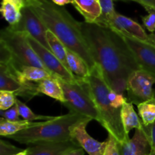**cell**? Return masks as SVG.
Segmentation results:
<instances>
[{"mask_svg":"<svg viewBox=\"0 0 155 155\" xmlns=\"http://www.w3.org/2000/svg\"><path fill=\"white\" fill-rule=\"evenodd\" d=\"M113 30L117 32L124 39L139 69L144 70L155 77V46L124 32Z\"/></svg>","mask_w":155,"mask_h":155,"instance_id":"cell-8","label":"cell"},{"mask_svg":"<svg viewBox=\"0 0 155 155\" xmlns=\"http://www.w3.org/2000/svg\"><path fill=\"white\" fill-rule=\"evenodd\" d=\"M58 78L64 94V105L69 109V112L79 114L99 123V114L90 96L86 80L78 79L77 82L70 83Z\"/></svg>","mask_w":155,"mask_h":155,"instance_id":"cell-5","label":"cell"},{"mask_svg":"<svg viewBox=\"0 0 155 155\" xmlns=\"http://www.w3.org/2000/svg\"><path fill=\"white\" fill-rule=\"evenodd\" d=\"M80 28L109 87L117 80H128L133 71L140 70L124 39L114 30L85 21L80 22Z\"/></svg>","mask_w":155,"mask_h":155,"instance_id":"cell-1","label":"cell"},{"mask_svg":"<svg viewBox=\"0 0 155 155\" xmlns=\"http://www.w3.org/2000/svg\"><path fill=\"white\" fill-rule=\"evenodd\" d=\"M155 77L144 70L132 73L127 80V101L138 105L155 97Z\"/></svg>","mask_w":155,"mask_h":155,"instance_id":"cell-7","label":"cell"},{"mask_svg":"<svg viewBox=\"0 0 155 155\" xmlns=\"http://www.w3.org/2000/svg\"><path fill=\"white\" fill-rule=\"evenodd\" d=\"M68 68L77 78L86 80L91 74V70L84 59L74 51L67 48Z\"/></svg>","mask_w":155,"mask_h":155,"instance_id":"cell-17","label":"cell"},{"mask_svg":"<svg viewBox=\"0 0 155 155\" xmlns=\"http://www.w3.org/2000/svg\"><path fill=\"white\" fill-rule=\"evenodd\" d=\"M84 154H85L84 149L82 148H77V149L72 150V151H69V152L66 153V154L64 155H84Z\"/></svg>","mask_w":155,"mask_h":155,"instance_id":"cell-35","label":"cell"},{"mask_svg":"<svg viewBox=\"0 0 155 155\" xmlns=\"http://www.w3.org/2000/svg\"><path fill=\"white\" fill-rule=\"evenodd\" d=\"M8 1L14 3L21 10L25 7L33 5L36 0H8Z\"/></svg>","mask_w":155,"mask_h":155,"instance_id":"cell-33","label":"cell"},{"mask_svg":"<svg viewBox=\"0 0 155 155\" xmlns=\"http://www.w3.org/2000/svg\"><path fill=\"white\" fill-rule=\"evenodd\" d=\"M47 42L49 45L50 50L51 52L58 58L61 62L69 70L67 61V48L63 42L50 30H48L46 33ZM70 71V70H69Z\"/></svg>","mask_w":155,"mask_h":155,"instance_id":"cell-21","label":"cell"},{"mask_svg":"<svg viewBox=\"0 0 155 155\" xmlns=\"http://www.w3.org/2000/svg\"><path fill=\"white\" fill-rule=\"evenodd\" d=\"M30 7L42 20L48 30L52 32L67 48L81 56L90 70L97 65L80 28L64 7L56 5L51 0H36Z\"/></svg>","mask_w":155,"mask_h":155,"instance_id":"cell-2","label":"cell"},{"mask_svg":"<svg viewBox=\"0 0 155 155\" xmlns=\"http://www.w3.org/2000/svg\"><path fill=\"white\" fill-rule=\"evenodd\" d=\"M92 120H87L75 126L71 130V136L89 155H104L107 142H98L86 131V127Z\"/></svg>","mask_w":155,"mask_h":155,"instance_id":"cell-11","label":"cell"},{"mask_svg":"<svg viewBox=\"0 0 155 155\" xmlns=\"http://www.w3.org/2000/svg\"><path fill=\"white\" fill-rule=\"evenodd\" d=\"M148 42H149L150 44L153 45L155 46V34L154 33H151V34L148 35Z\"/></svg>","mask_w":155,"mask_h":155,"instance_id":"cell-37","label":"cell"},{"mask_svg":"<svg viewBox=\"0 0 155 155\" xmlns=\"http://www.w3.org/2000/svg\"><path fill=\"white\" fill-rule=\"evenodd\" d=\"M0 11L3 18L8 23L9 26L18 24L22 18L21 9L8 0H2Z\"/></svg>","mask_w":155,"mask_h":155,"instance_id":"cell-23","label":"cell"},{"mask_svg":"<svg viewBox=\"0 0 155 155\" xmlns=\"http://www.w3.org/2000/svg\"><path fill=\"white\" fill-rule=\"evenodd\" d=\"M148 155H155V151H153V150H151L149 154Z\"/></svg>","mask_w":155,"mask_h":155,"instance_id":"cell-39","label":"cell"},{"mask_svg":"<svg viewBox=\"0 0 155 155\" xmlns=\"http://www.w3.org/2000/svg\"><path fill=\"white\" fill-rule=\"evenodd\" d=\"M120 145L122 155H148L151 150L145 127L136 130L133 137Z\"/></svg>","mask_w":155,"mask_h":155,"instance_id":"cell-14","label":"cell"},{"mask_svg":"<svg viewBox=\"0 0 155 155\" xmlns=\"http://www.w3.org/2000/svg\"><path fill=\"white\" fill-rule=\"evenodd\" d=\"M16 94L11 91H0V110H6L16 104Z\"/></svg>","mask_w":155,"mask_h":155,"instance_id":"cell-26","label":"cell"},{"mask_svg":"<svg viewBox=\"0 0 155 155\" xmlns=\"http://www.w3.org/2000/svg\"><path fill=\"white\" fill-rule=\"evenodd\" d=\"M87 120L92 119L79 114L69 112L68 114L55 117L51 120L41 121L39 125L8 136L6 139L27 145L66 142L73 139L72 129Z\"/></svg>","mask_w":155,"mask_h":155,"instance_id":"cell-4","label":"cell"},{"mask_svg":"<svg viewBox=\"0 0 155 155\" xmlns=\"http://www.w3.org/2000/svg\"><path fill=\"white\" fill-rule=\"evenodd\" d=\"M0 116L1 117L9 121H18L21 120L20 118L21 115H20L16 104L6 110H0Z\"/></svg>","mask_w":155,"mask_h":155,"instance_id":"cell-31","label":"cell"},{"mask_svg":"<svg viewBox=\"0 0 155 155\" xmlns=\"http://www.w3.org/2000/svg\"><path fill=\"white\" fill-rule=\"evenodd\" d=\"M15 104L18 107V111H19L21 117L23 120H25L30 121V122H34V120L48 121L51 120L55 117L53 116H43V115L36 114L25 103L21 101L18 98L16 99V104Z\"/></svg>","mask_w":155,"mask_h":155,"instance_id":"cell-24","label":"cell"},{"mask_svg":"<svg viewBox=\"0 0 155 155\" xmlns=\"http://www.w3.org/2000/svg\"><path fill=\"white\" fill-rule=\"evenodd\" d=\"M54 4H55L56 5L61 6L63 7L64 5L68 4H71L72 3V1L71 0H51Z\"/></svg>","mask_w":155,"mask_h":155,"instance_id":"cell-36","label":"cell"},{"mask_svg":"<svg viewBox=\"0 0 155 155\" xmlns=\"http://www.w3.org/2000/svg\"><path fill=\"white\" fill-rule=\"evenodd\" d=\"M108 99L112 107L116 109H121L123 105L127 101V98L124 97V95L117 93L111 89H110L108 92Z\"/></svg>","mask_w":155,"mask_h":155,"instance_id":"cell-28","label":"cell"},{"mask_svg":"<svg viewBox=\"0 0 155 155\" xmlns=\"http://www.w3.org/2000/svg\"><path fill=\"white\" fill-rule=\"evenodd\" d=\"M135 2L143 6L145 10L147 9L155 10V0H136Z\"/></svg>","mask_w":155,"mask_h":155,"instance_id":"cell-34","label":"cell"},{"mask_svg":"<svg viewBox=\"0 0 155 155\" xmlns=\"http://www.w3.org/2000/svg\"><path fill=\"white\" fill-rule=\"evenodd\" d=\"M21 14L22 18L20 22L16 25L8 26V27L14 31L26 32L27 34L50 50L46 37V33L48 30L42 20L30 6L21 9Z\"/></svg>","mask_w":155,"mask_h":155,"instance_id":"cell-9","label":"cell"},{"mask_svg":"<svg viewBox=\"0 0 155 155\" xmlns=\"http://www.w3.org/2000/svg\"><path fill=\"white\" fill-rule=\"evenodd\" d=\"M145 130L148 133L151 149L155 151V123L151 126H150V127H145Z\"/></svg>","mask_w":155,"mask_h":155,"instance_id":"cell-32","label":"cell"},{"mask_svg":"<svg viewBox=\"0 0 155 155\" xmlns=\"http://www.w3.org/2000/svg\"><path fill=\"white\" fill-rule=\"evenodd\" d=\"M0 45L10 52L14 60L19 64L37 67L47 71L32 48L26 32L14 31L8 27H5L0 33Z\"/></svg>","mask_w":155,"mask_h":155,"instance_id":"cell-6","label":"cell"},{"mask_svg":"<svg viewBox=\"0 0 155 155\" xmlns=\"http://www.w3.org/2000/svg\"><path fill=\"white\" fill-rule=\"evenodd\" d=\"M51 77L54 76L43 68L33 66H23L18 76V80L22 84H26L27 83H38Z\"/></svg>","mask_w":155,"mask_h":155,"instance_id":"cell-20","label":"cell"},{"mask_svg":"<svg viewBox=\"0 0 155 155\" xmlns=\"http://www.w3.org/2000/svg\"><path fill=\"white\" fill-rule=\"evenodd\" d=\"M114 1H118V0H114ZM120 1H124V2H127V1H136V0H120Z\"/></svg>","mask_w":155,"mask_h":155,"instance_id":"cell-40","label":"cell"},{"mask_svg":"<svg viewBox=\"0 0 155 155\" xmlns=\"http://www.w3.org/2000/svg\"><path fill=\"white\" fill-rule=\"evenodd\" d=\"M71 4L84 18L85 22L95 24L101 15V9L98 0H71Z\"/></svg>","mask_w":155,"mask_h":155,"instance_id":"cell-15","label":"cell"},{"mask_svg":"<svg viewBox=\"0 0 155 155\" xmlns=\"http://www.w3.org/2000/svg\"><path fill=\"white\" fill-rule=\"evenodd\" d=\"M27 38L33 49L39 56L47 71L51 73L54 77H59L67 82L74 83L78 80V78H77L49 49L45 48L30 35L27 34Z\"/></svg>","mask_w":155,"mask_h":155,"instance_id":"cell-10","label":"cell"},{"mask_svg":"<svg viewBox=\"0 0 155 155\" xmlns=\"http://www.w3.org/2000/svg\"><path fill=\"white\" fill-rule=\"evenodd\" d=\"M106 142H107V145H106L104 155H122L120 143L112 135L108 134Z\"/></svg>","mask_w":155,"mask_h":155,"instance_id":"cell-27","label":"cell"},{"mask_svg":"<svg viewBox=\"0 0 155 155\" xmlns=\"http://www.w3.org/2000/svg\"><path fill=\"white\" fill-rule=\"evenodd\" d=\"M81 148L74 139L66 142L30 145L27 155H64L72 150Z\"/></svg>","mask_w":155,"mask_h":155,"instance_id":"cell-13","label":"cell"},{"mask_svg":"<svg viewBox=\"0 0 155 155\" xmlns=\"http://www.w3.org/2000/svg\"><path fill=\"white\" fill-rule=\"evenodd\" d=\"M86 81L91 98L99 114V124L120 143H125L130 138L123 127L120 109L114 108L110 104L108 99L110 88L106 83L102 70L98 64L91 70L90 75Z\"/></svg>","mask_w":155,"mask_h":155,"instance_id":"cell-3","label":"cell"},{"mask_svg":"<svg viewBox=\"0 0 155 155\" xmlns=\"http://www.w3.org/2000/svg\"><path fill=\"white\" fill-rule=\"evenodd\" d=\"M101 9V15L95 24L107 27L112 17L116 13L114 5V0H98Z\"/></svg>","mask_w":155,"mask_h":155,"instance_id":"cell-25","label":"cell"},{"mask_svg":"<svg viewBox=\"0 0 155 155\" xmlns=\"http://www.w3.org/2000/svg\"><path fill=\"white\" fill-rule=\"evenodd\" d=\"M146 11L148 12V15L142 17V23L145 28L153 33L155 32V10L147 9Z\"/></svg>","mask_w":155,"mask_h":155,"instance_id":"cell-30","label":"cell"},{"mask_svg":"<svg viewBox=\"0 0 155 155\" xmlns=\"http://www.w3.org/2000/svg\"><path fill=\"white\" fill-rule=\"evenodd\" d=\"M107 27L120 30L140 40L148 42V34L139 23L117 12L110 20Z\"/></svg>","mask_w":155,"mask_h":155,"instance_id":"cell-12","label":"cell"},{"mask_svg":"<svg viewBox=\"0 0 155 155\" xmlns=\"http://www.w3.org/2000/svg\"><path fill=\"white\" fill-rule=\"evenodd\" d=\"M133 104L128 101L123 105L120 109V117L122 120L125 133L129 136L132 130H141L144 128V125L139 118V115L133 108Z\"/></svg>","mask_w":155,"mask_h":155,"instance_id":"cell-18","label":"cell"},{"mask_svg":"<svg viewBox=\"0 0 155 155\" xmlns=\"http://www.w3.org/2000/svg\"><path fill=\"white\" fill-rule=\"evenodd\" d=\"M40 122H30L25 120L9 121L1 117L0 118V136L5 138L13 136L23 130L36 127L39 125Z\"/></svg>","mask_w":155,"mask_h":155,"instance_id":"cell-19","label":"cell"},{"mask_svg":"<svg viewBox=\"0 0 155 155\" xmlns=\"http://www.w3.org/2000/svg\"><path fill=\"white\" fill-rule=\"evenodd\" d=\"M27 149H24V151H21V152L18 153V154H15V155H27Z\"/></svg>","mask_w":155,"mask_h":155,"instance_id":"cell-38","label":"cell"},{"mask_svg":"<svg viewBox=\"0 0 155 155\" xmlns=\"http://www.w3.org/2000/svg\"><path fill=\"white\" fill-rule=\"evenodd\" d=\"M24 150L12 145L3 139H1L0 141V155H15Z\"/></svg>","mask_w":155,"mask_h":155,"instance_id":"cell-29","label":"cell"},{"mask_svg":"<svg viewBox=\"0 0 155 155\" xmlns=\"http://www.w3.org/2000/svg\"><path fill=\"white\" fill-rule=\"evenodd\" d=\"M138 112L144 127H148L155 123V97L137 105Z\"/></svg>","mask_w":155,"mask_h":155,"instance_id":"cell-22","label":"cell"},{"mask_svg":"<svg viewBox=\"0 0 155 155\" xmlns=\"http://www.w3.org/2000/svg\"><path fill=\"white\" fill-rule=\"evenodd\" d=\"M37 89L39 94L51 97L63 104L65 103L63 89L57 77H48L38 82Z\"/></svg>","mask_w":155,"mask_h":155,"instance_id":"cell-16","label":"cell"}]
</instances>
